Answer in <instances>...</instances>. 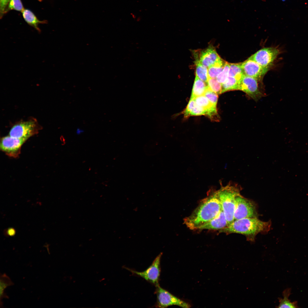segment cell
I'll list each match as a JSON object with an SVG mask.
<instances>
[{"mask_svg": "<svg viewBox=\"0 0 308 308\" xmlns=\"http://www.w3.org/2000/svg\"><path fill=\"white\" fill-rule=\"evenodd\" d=\"M222 210L217 191L210 192L192 214L184 219L183 223L190 230H197L216 216Z\"/></svg>", "mask_w": 308, "mask_h": 308, "instance_id": "6da1fadb", "label": "cell"}, {"mask_svg": "<svg viewBox=\"0 0 308 308\" xmlns=\"http://www.w3.org/2000/svg\"><path fill=\"white\" fill-rule=\"evenodd\" d=\"M271 224L270 221H263L257 218H244L234 220L229 225L219 230V232L241 234L245 236L248 240L253 242L259 233L268 231Z\"/></svg>", "mask_w": 308, "mask_h": 308, "instance_id": "7a4b0ae2", "label": "cell"}, {"mask_svg": "<svg viewBox=\"0 0 308 308\" xmlns=\"http://www.w3.org/2000/svg\"><path fill=\"white\" fill-rule=\"evenodd\" d=\"M241 187L237 184L229 183L217 191L222 210L224 214L228 226L234 220V212L236 197L240 195Z\"/></svg>", "mask_w": 308, "mask_h": 308, "instance_id": "3957f363", "label": "cell"}, {"mask_svg": "<svg viewBox=\"0 0 308 308\" xmlns=\"http://www.w3.org/2000/svg\"><path fill=\"white\" fill-rule=\"evenodd\" d=\"M256 206L253 201L241 194L235 198L234 212V220L244 218H257Z\"/></svg>", "mask_w": 308, "mask_h": 308, "instance_id": "277c9868", "label": "cell"}, {"mask_svg": "<svg viewBox=\"0 0 308 308\" xmlns=\"http://www.w3.org/2000/svg\"><path fill=\"white\" fill-rule=\"evenodd\" d=\"M155 293L157 301L156 307L164 308L168 306L176 305L184 308L191 307L189 303L175 296L168 291L162 288L158 284L156 285Z\"/></svg>", "mask_w": 308, "mask_h": 308, "instance_id": "5b68a950", "label": "cell"}, {"mask_svg": "<svg viewBox=\"0 0 308 308\" xmlns=\"http://www.w3.org/2000/svg\"><path fill=\"white\" fill-rule=\"evenodd\" d=\"M281 52V50L278 48H264L257 51L248 58L254 60L263 67L269 69Z\"/></svg>", "mask_w": 308, "mask_h": 308, "instance_id": "8992f818", "label": "cell"}, {"mask_svg": "<svg viewBox=\"0 0 308 308\" xmlns=\"http://www.w3.org/2000/svg\"><path fill=\"white\" fill-rule=\"evenodd\" d=\"M162 255V253H160L155 258L151 265L144 271L138 272L126 268L133 273L142 277L156 285L159 284V281L161 272L160 261Z\"/></svg>", "mask_w": 308, "mask_h": 308, "instance_id": "52a82bcc", "label": "cell"}, {"mask_svg": "<svg viewBox=\"0 0 308 308\" xmlns=\"http://www.w3.org/2000/svg\"><path fill=\"white\" fill-rule=\"evenodd\" d=\"M258 81L255 78L244 75L240 81L239 90L243 91L254 100H258L262 96Z\"/></svg>", "mask_w": 308, "mask_h": 308, "instance_id": "ba28073f", "label": "cell"}, {"mask_svg": "<svg viewBox=\"0 0 308 308\" xmlns=\"http://www.w3.org/2000/svg\"><path fill=\"white\" fill-rule=\"evenodd\" d=\"M37 125L33 121L21 123L14 126L9 132V136L27 139L37 132Z\"/></svg>", "mask_w": 308, "mask_h": 308, "instance_id": "9c48e42d", "label": "cell"}, {"mask_svg": "<svg viewBox=\"0 0 308 308\" xmlns=\"http://www.w3.org/2000/svg\"><path fill=\"white\" fill-rule=\"evenodd\" d=\"M27 139L12 137H3L1 141V149L9 156L16 157L20 153L22 145Z\"/></svg>", "mask_w": 308, "mask_h": 308, "instance_id": "30bf717a", "label": "cell"}, {"mask_svg": "<svg viewBox=\"0 0 308 308\" xmlns=\"http://www.w3.org/2000/svg\"><path fill=\"white\" fill-rule=\"evenodd\" d=\"M244 75L256 78L258 81L262 79L269 69L262 67L254 60L248 58L241 63Z\"/></svg>", "mask_w": 308, "mask_h": 308, "instance_id": "8fae6325", "label": "cell"}, {"mask_svg": "<svg viewBox=\"0 0 308 308\" xmlns=\"http://www.w3.org/2000/svg\"><path fill=\"white\" fill-rule=\"evenodd\" d=\"M199 55V58L195 56V58L207 67L214 64L220 58L215 49L212 46L202 50Z\"/></svg>", "mask_w": 308, "mask_h": 308, "instance_id": "7c38bea8", "label": "cell"}, {"mask_svg": "<svg viewBox=\"0 0 308 308\" xmlns=\"http://www.w3.org/2000/svg\"><path fill=\"white\" fill-rule=\"evenodd\" d=\"M194 99L198 105L206 111L207 116L211 120L215 121L219 120L216 106L210 102L204 95L197 97Z\"/></svg>", "mask_w": 308, "mask_h": 308, "instance_id": "4fadbf2b", "label": "cell"}, {"mask_svg": "<svg viewBox=\"0 0 308 308\" xmlns=\"http://www.w3.org/2000/svg\"><path fill=\"white\" fill-rule=\"evenodd\" d=\"M228 226L227 221L222 209L215 218L200 226L198 230H221Z\"/></svg>", "mask_w": 308, "mask_h": 308, "instance_id": "5bb4252c", "label": "cell"}, {"mask_svg": "<svg viewBox=\"0 0 308 308\" xmlns=\"http://www.w3.org/2000/svg\"><path fill=\"white\" fill-rule=\"evenodd\" d=\"M185 118L190 116L205 115L207 116L206 111L198 105L194 99H190L187 107L183 112Z\"/></svg>", "mask_w": 308, "mask_h": 308, "instance_id": "9a60e30c", "label": "cell"}, {"mask_svg": "<svg viewBox=\"0 0 308 308\" xmlns=\"http://www.w3.org/2000/svg\"><path fill=\"white\" fill-rule=\"evenodd\" d=\"M22 12L23 18L25 21L29 25L35 29L38 32H40L41 31L38 27V25L40 24L46 23V21L39 20L34 14L28 9H24Z\"/></svg>", "mask_w": 308, "mask_h": 308, "instance_id": "2e32d148", "label": "cell"}, {"mask_svg": "<svg viewBox=\"0 0 308 308\" xmlns=\"http://www.w3.org/2000/svg\"><path fill=\"white\" fill-rule=\"evenodd\" d=\"M291 289L289 288H287L283 291V298H279V304L277 307L295 308L299 307L297 301L292 302L289 299L291 294Z\"/></svg>", "mask_w": 308, "mask_h": 308, "instance_id": "e0dca14e", "label": "cell"}, {"mask_svg": "<svg viewBox=\"0 0 308 308\" xmlns=\"http://www.w3.org/2000/svg\"><path fill=\"white\" fill-rule=\"evenodd\" d=\"M207 87L205 82L196 76L190 99L204 95Z\"/></svg>", "mask_w": 308, "mask_h": 308, "instance_id": "ac0fdd59", "label": "cell"}, {"mask_svg": "<svg viewBox=\"0 0 308 308\" xmlns=\"http://www.w3.org/2000/svg\"><path fill=\"white\" fill-rule=\"evenodd\" d=\"M226 62L220 58L214 64L208 67V78H216L223 70Z\"/></svg>", "mask_w": 308, "mask_h": 308, "instance_id": "d6986e66", "label": "cell"}, {"mask_svg": "<svg viewBox=\"0 0 308 308\" xmlns=\"http://www.w3.org/2000/svg\"><path fill=\"white\" fill-rule=\"evenodd\" d=\"M0 304L1 300L3 298H8V296L5 293V289L8 287L12 285L14 283L10 278L5 273L1 274L0 278Z\"/></svg>", "mask_w": 308, "mask_h": 308, "instance_id": "ffe728a7", "label": "cell"}, {"mask_svg": "<svg viewBox=\"0 0 308 308\" xmlns=\"http://www.w3.org/2000/svg\"><path fill=\"white\" fill-rule=\"evenodd\" d=\"M239 82L235 77L228 76L226 81L221 84L222 93L228 91L239 90Z\"/></svg>", "mask_w": 308, "mask_h": 308, "instance_id": "44dd1931", "label": "cell"}, {"mask_svg": "<svg viewBox=\"0 0 308 308\" xmlns=\"http://www.w3.org/2000/svg\"><path fill=\"white\" fill-rule=\"evenodd\" d=\"M196 74L198 78L206 83L208 78V68L202 64L199 60L195 58Z\"/></svg>", "mask_w": 308, "mask_h": 308, "instance_id": "7402d4cb", "label": "cell"}, {"mask_svg": "<svg viewBox=\"0 0 308 308\" xmlns=\"http://www.w3.org/2000/svg\"><path fill=\"white\" fill-rule=\"evenodd\" d=\"M244 75L241 66V63H230L228 76L235 77L240 81Z\"/></svg>", "mask_w": 308, "mask_h": 308, "instance_id": "603a6c76", "label": "cell"}, {"mask_svg": "<svg viewBox=\"0 0 308 308\" xmlns=\"http://www.w3.org/2000/svg\"><path fill=\"white\" fill-rule=\"evenodd\" d=\"M207 83L209 88L216 94H222V86L216 78H208Z\"/></svg>", "mask_w": 308, "mask_h": 308, "instance_id": "cb8c5ba5", "label": "cell"}, {"mask_svg": "<svg viewBox=\"0 0 308 308\" xmlns=\"http://www.w3.org/2000/svg\"><path fill=\"white\" fill-rule=\"evenodd\" d=\"M229 68L230 63L226 62L223 70L216 77L217 81L221 84L226 81L228 77Z\"/></svg>", "mask_w": 308, "mask_h": 308, "instance_id": "d4e9b609", "label": "cell"}, {"mask_svg": "<svg viewBox=\"0 0 308 308\" xmlns=\"http://www.w3.org/2000/svg\"><path fill=\"white\" fill-rule=\"evenodd\" d=\"M24 9L21 0H10L6 10V13L11 10L22 12Z\"/></svg>", "mask_w": 308, "mask_h": 308, "instance_id": "484cf974", "label": "cell"}, {"mask_svg": "<svg viewBox=\"0 0 308 308\" xmlns=\"http://www.w3.org/2000/svg\"><path fill=\"white\" fill-rule=\"evenodd\" d=\"M204 95L210 102L216 106L218 99V94L211 90L208 86Z\"/></svg>", "mask_w": 308, "mask_h": 308, "instance_id": "4316f807", "label": "cell"}, {"mask_svg": "<svg viewBox=\"0 0 308 308\" xmlns=\"http://www.w3.org/2000/svg\"><path fill=\"white\" fill-rule=\"evenodd\" d=\"M10 0H0V14L1 18L6 13V11Z\"/></svg>", "mask_w": 308, "mask_h": 308, "instance_id": "83f0119b", "label": "cell"}, {"mask_svg": "<svg viewBox=\"0 0 308 308\" xmlns=\"http://www.w3.org/2000/svg\"><path fill=\"white\" fill-rule=\"evenodd\" d=\"M83 132L84 131L83 130L81 129L80 128H78L77 129L76 133L77 134L79 135L81 133H82V132Z\"/></svg>", "mask_w": 308, "mask_h": 308, "instance_id": "f1b7e54d", "label": "cell"}, {"mask_svg": "<svg viewBox=\"0 0 308 308\" xmlns=\"http://www.w3.org/2000/svg\"><path fill=\"white\" fill-rule=\"evenodd\" d=\"M39 1H41V0H38Z\"/></svg>", "mask_w": 308, "mask_h": 308, "instance_id": "f546056e", "label": "cell"}]
</instances>
